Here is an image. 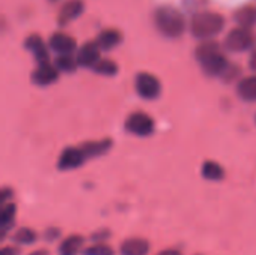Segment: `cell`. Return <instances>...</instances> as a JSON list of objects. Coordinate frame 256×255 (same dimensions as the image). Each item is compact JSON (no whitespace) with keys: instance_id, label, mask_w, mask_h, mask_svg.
I'll return each mask as SVG.
<instances>
[{"instance_id":"31","label":"cell","mask_w":256,"mask_h":255,"mask_svg":"<svg viewBox=\"0 0 256 255\" xmlns=\"http://www.w3.org/2000/svg\"><path fill=\"white\" fill-rule=\"evenodd\" d=\"M156 255H183V254H182V251H178V249H176V248H168V249H164V251L158 252Z\"/></svg>"},{"instance_id":"14","label":"cell","mask_w":256,"mask_h":255,"mask_svg":"<svg viewBox=\"0 0 256 255\" xmlns=\"http://www.w3.org/2000/svg\"><path fill=\"white\" fill-rule=\"evenodd\" d=\"M150 243L144 237H129L120 243L118 254L120 255H148Z\"/></svg>"},{"instance_id":"16","label":"cell","mask_w":256,"mask_h":255,"mask_svg":"<svg viewBox=\"0 0 256 255\" xmlns=\"http://www.w3.org/2000/svg\"><path fill=\"white\" fill-rule=\"evenodd\" d=\"M112 147V140L111 138H102V140H93V141H86L81 144L82 152L86 153L87 159L90 158H99L108 153Z\"/></svg>"},{"instance_id":"3","label":"cell","mask_w":256,"mask_h":255,"mask_svg":"<svg viewBox=\"0 0 256 255\" xmlns=\"http://www.w3.org/2000/svg\"><path fill=\"white\" fill-rule=\"evenodd\" d=\"M225 17L213 11H198L190 18V33L200 41L216 38L225 29Z\"/></svg>"},{"instance_id":"11","label":"cell","mask_w":256,"mask_h":255,"mask_svg":"<svg viewBox=\"0 0 256 255\" xmlns=\"http://www.w3.org/2000/svg\"><path fill=\"white\" fill-rule=\"evenodd\" d=\"M86 6L82 0H66L58 11V17H57V23L60 26H68L70 21L76 20L81 17V14L84 12Z\"/></svg>"},{"instance_id":"8","label":"cell","mask_w":256,"mask_h":255,"mask_svg":"<svg viewBox=\"0 0 256 255\" xmlns=\"http://www.w3.org/2000/svg\"><path fill=\"white\" fill-rule=\"evenodd\" d=\"M87 161L86 153L82 152L81 146L80 147H66L62 150L58 161H57V168L62 171H69V170H76L80 168L84 162Z\"/></svg>"},{"instance_id":"1","label":"cell","mask_w":256,"mask_h":255,"mask_svg":"<svg viewBox=\"0 0 256 255\" xmlns=\"http://www.w3.org/2000/svg\"><path fill=\"white\" fill-rule=\"evenodd\" d=\"M195 59L208 77H222L231 65L224 54L220 44L214 39L201 41V44L195 48Z\"/></svg>"},{"instance_id":"2","label":"cell","mask_w":256,"mask_h":255,"mask_svg":"<svg viewBox=\"0 0 256 255\" xmlns=\"http://www.w3.org/2000/svg\"><path fill=\"white\" fill-rule=\"evenodd\" d=\"M158 32L168 39H178L186 32V18L174 6H159L153 14Z\"/></svg>"},{"instance_id":"30","label":"cell","mask_w":256,"mask_h":255,"mask_svg":"<svg viewBox=\"0 0 256 255\" xmlns=\"http://www.w3.org/2000/svg\"><path fill=\"white\" fill-rule=\"evenodd\" d=\"M110 237V231L108 230H100L92 234V240L93 242H105V239Z\"/></svg>"},{"instance_id":"7","label":"cell","mask_w":256,"mask_h":255,"mask_svg":"<svg viewBox=\"0 0 256 255\" xmlns=\"http://www.w3.org/2000/svg\"><path fill=\"white\" fill-rule=\"evenodd\" d=\"M58 75H60L58 68L54 63H51L50 60H46V62H40L36 65L34 71L32 72V81L36 86L46 87V86H51L52 83H56L58 80Z\"/></svg>"},{"instance_id":"6","label":"cell","mask_w":256,"mask_h":255,"mask_svg":"<svg viewBox=\"0 0 256 255\" xmlns=\"http://www.w3.org/2000/svg\"><path fill=\"white\" fill-rule=\"evenodd\" d=\"M124 129L136 137H148L154 131V120L147 113L135 111L128 116L124 122Z\"/></svg>"},{"instance_id":"20","label":"cell","mask_w":256,"mask_h":255,"mask_svg":"<svg viewBox=\"0 0 256 255\" xmlns=\"http://www.w3.org/2000/svg\"><path fill=\"white\" fill-rule=\"evenodd\" d=\"M201 176L208 182H220L225 179V168L216 161H206L201 167Z\"/></svg>"},{"instance_id":"33","label":"cell","mask_w":256,"mask_h":255,"mask_svg":"<svg viewBox=\"0 0 256 255\" xmlns=\"http://www.w3.org/2000/svg\"><path fill=\"white\" fill-rule=\"evenodd\" d=\"M28 255H50V252H48V249H34Z\"/></svg>"},{"instance_id":"22","label":"cell","mask_w":256,"mask_h":255,"mask_svg":"<svg viewBox=\"0 0 256 255\" xmlns=\"http://www.w3.org/2000/svg\"><path fill=\"white\" fill-rule=\"evenodd\" d=\"M54 65L58 68L60 72H64V74H72L80 68L76 57H74V54H57Z\"/></svg>"},{"instance_id":"23","label":"cell","mask_w":256,"mask_h":255,"mask_svg":"<svg viewBox=\"0 0 256 255\" xmlns=\"http://www.w3.org/2000/svg\"><path fill=\"white\" fill-rule=\"evenodd\" d=\"M93 71L99 75H104V77H114L118 72V65L112 59H100L94 65Z\"/></svg>"},{"instance_id":"4","label":"cell","mask_w":256,"mask_h":255,"mask_svg":"<svg viewBox=\"0 0 256 255\" xmlns=\"http://www.w3.org/2000/svg\"><path fill=\"white\" fill-rule=\"evenodd\" d=\"M255 42L256 39L252 33V29L237 26L226 33L224 39V48L231 53H244L252 50Z\"/></svg>"},{"instance_id":"29","label":"cell","mask_w":256,"mask_h":255,"mask_svg":"<svg viewBox=\"0 0 256 255\" xmlns=\"http://www.w3.org/2000/svg\"><path fill=\"white\" fill-rule=\"evenodd\" d=\"M12 197H14V191L10 188H8V186L2 188V194H0V203L2 204L12 201Z\"/></svg>"},{"instance_id":"28","label":"cell","mask_w":256,"mask_h":255,"mask_svg":"<svg viewBox=\"0 0 256 255\" xmlns=\"http://www.w3.org/2000/svg\"><path fill=\"white\" fill-rule=\"evenodd\" d=\"M0 255H21V249H20V246L15 245V243H14V245H6V246L2 248Z\"/></svg>"},{"instance_id":"17","label":"cell","mask_w":256,"mask_h":255,"mask_svg":"<svg viewBox=\"0 0 256 255\" xmlns=\"http://www.w3.org/2000/svg\"><path fill=\"white\" fill-rule=\"evenodd\" d=\"M122 41H123L122 33L117 29H105L96 38V42H98V45H99V48L102 51H111V50H114L117 45L122 44Z\"/></svg>"},{"instance_id":"15","label":"cell","mask_w":256,"mask_h":255,"mask_svg":"<svg viewBox=\"0 0 256 255\" xmlns=\"http://www.w3.org/2000/svg\"><path fill=\"white\" fill-rule=\"evenodd\" d=\"M84 237L81 234H69L66 236L57 248L58 255H80L84 251Z\"/></svg>"},{"instance_id":"26","label":"cell","mask_w":256,"mask_h":255,"mask_svg":"<svg viewBox=\"0 0 256 255\" xmlns=\"http://www.w3.org/2000/svg\"><path fill=\"white\" fill-rule=\"evenodd\" d=\"M240 72H242V69H238V66L230 65V66H228V69L224 72L222 78H224L225 81H231V80H234L236 77H238V74H240Z\"/></svg>"},{"instance_id":"12","label":"cell","mask_w":256,"mask_h":255,"mask_svg":"<svg viewBox=\"0 0 256 255\" xmlns=\"http://www.w3.org/2000/svg\"><path fill=\"white\" fill-rule=\"evenodd\" d=\"M24 47H26L27 51L32 53V56L34 57L36 63L50 60V50H48L50 45H46L45 41L39 35H30L24 41Z\"/></svg>"},{"instance_id":"21","label":"cell","mask_w":256,"mask_h":255,"mask_svg":"<svg viewBox=\"0 0 256 255\" xmlns=\"http://www.w3.org/2000/svg\"><path fill=\"white\" fill-rule=\"evenodd\" d=\"M38 239H39V234L30 227H21L10 234L12 243L18 245V246H30V245L36 243Z\"/></svg>"},{"instance_id":"18","label":"cell","mask_w":256,"mask_h":255,"mask_svg":"<svg viewBox=\"0 0 256 255\" xmlns=\"http://www.w3.org/2000/svg\"><path fill=\"white\" fill-rule=\"evenodd\" d=\"M237 93L246 102H256V75H249L237 83Z\"/></svg>"},{"instance_id":"25","label":"cell","mask_w":256,"mask_h":255,"mask_svg":"<svg viewBox=\"0 0 256 255\" xmlns=\"http://www.w3.org/2000/svg\"><path fill=\"white\" fill-rule=\"evenodd\" d=\"M60 236H62V231H60L58 228L50 227V228H46V230L44 231L42 239H44L45 242H56L57 239H60Z\"/></svg>"},{"instance_id":"9","label":"cell","mask_w":256,"mask_h":255,"mask_svg":"<svg viewBox=\"0 0 256 255\" xmlns=\"http://www.w3.org/2000/svg\"><path fill=\"white\" fill-rule=\"evenodd\" d=\"M100 48L98 45L96 41H90V42H86L84 45H81L76 53H75V57H76V62L81 68H88V69H93L94 65L102 59L100 57Z\"/></svg>"},{"instance_id":"32","label":"cell","mask_w":256,"mask_h":255,"mask_svg":"<svg viewBox=\"0 0 256 255\" xmlns=\"http://www.w3.org/2000/svg\"><path fill=\"white\" fill-rule=\"evenodd\" d=\"M249 68L256 72V50L252 51V54H250V57H249Z\"/></svg>"},{"instance_id":"19","label":"cell","mask_w":256,"mask_h":255,"mask_svg":"<svg viewBox=\"0 0 256 255\" xmlns=\"http://www.w3.org/2000/svg\"><path fill=\"white\" fill-rule=\"evenodd\" d=\"M234 21L240 27L254 29L256 26V6L246 5V6H242L240 9H237L234 14Z\"/></svg>"},{"instance_id":"13","label":"cell","mask_w":256,"mask_h":255,"mask_svg":"<svg viewBox=\"0 0 256 255\" xmlns=\"http://www.w3.org/2000/svg\"><path fill=\"white\" fill-rule=\"evenodd\" d=\"M16 218V204L14 201L2 204L0 209V236L2 239H6L12 234V228L15 225Z\"/></svg>"},{"instance_id":"34","label":"cell","mask_w":256,"mask_h":255,"mask_svg":"<svg viewBox=\"0 0 256 255\" xmlns=\"http://www.w3.org/2000/svg\"><path fill=\"white\" fill-rule=\"evenodd\" d=\"M52 2H56V0H52Z\"/></svg>"},{"instance_id":"5","label":"cell","mask_w":256,"mask_h":255,"mask_svg":"<svg viewBox=\"0 0 256 255\" xmlns=\"http://www.w3.org/2000/svg\"><path fill=\"white\" fill-rule=\"evenodd\" d=\"M135 90L140 95V98L146 101L158 99L162 92V84L158 77H154L150 72H140L135 77Z\"/></svg>"},{"instance_id":"10","label":"cell","mask_w":256,"mask_h":255,"mask_svg":"<svg viewBox=\"0 0 256 255\" xmlns=\"http://www.w3.org/2000/svg\"><path fill=\"white\" fill-rule=\"evenodd\" d=\"M48 45H50V50L57 54H74L78 50L76 41L70 35H66L63 32L52 33L48 41Z\"/></svg>"},{"instance_id":"27","label":"cell","mask_w":256,"mask_h":255,"mask_svg":"<svg viewBox=\"0 0 256 255\" xmlns=\"http://www.w3.org/2000/svg\"><path fill=\"white\" fill-rule=\"evenodd\" d=\"M206 3H207V0H184V6L189 11H195V12H198V9L201 6H204Z\"/></svg>"},{"instance_id":"35","label":"cell","mask_w":256,"mask_h":255,"mask_svg":"<svg viewBox=\"0 0 256 255\" xmlns=\"http://www.w3.org/2000/svg\"><path fill=\"white\" fill-rule=\"evenodd\" d=\"M198 255H200V254H198Z\"/></svg>"},{"instance_id":"24","label":"cell","mask_w":256,"mask_h":255,"mask_svg":"<svg viewBox=\"0 0 256 255\" xmlns=\"http://www.w3.org/2000/svg\"><path fill=\"white\" fill-rule=\"evenodd\" d=\"M81 255H116V251L105 242H93L90 246L84 248Z\"/></svg>"}]
</instances>
